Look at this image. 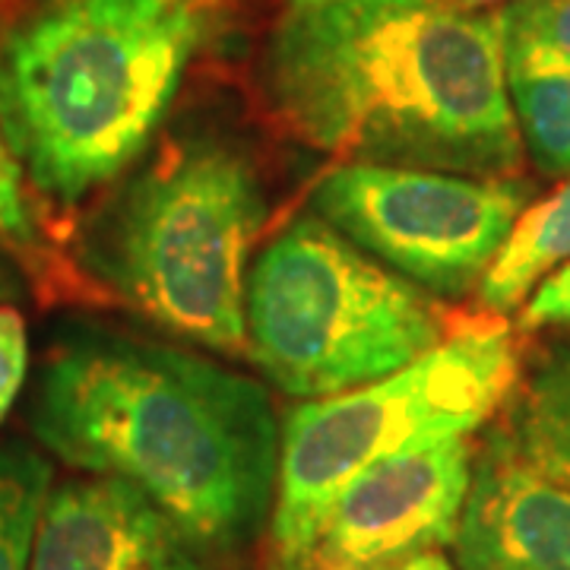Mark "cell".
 <instances>
[{
	"label": "cell",
	"mask_w": 570,
	"mask_h": 570,
	"mask_svg": "<svg viewBox=\"0 0 570 570\" xmlns=\"http://www.w3.org/2000/svg\"><path fill=\"white\" fill-rule=\"evenodd\" d=\"M276 118L346 163L510 178L523 140L498 13L448 0L292 3L264 55Z\"/></svg>",
	"instance_id": "cell-1"
},
{
	"label": "cell",
	"mask_w": 570,
	"mask_h": 570,
	"mask_svg": "<svg viewBox=\"0 0 570 570\" xmlns=\"http://www.w3.org/2000/svg\"><path fill=\"white\" fill-rule=\"evenodd\" d=\"M29 428L67 466L137 485L209 554L269 523L283 444L269 393L190 348L67 333L41 358Z\"/></svg>",
	"instance_id": "cell-2"
},
{
	"label": "cell",
	"mask_w": 570,
	"mask_h": 570,
	"mask_svg": "<svg viewBox=\"0 0 570 570\" xmlns=\"http://www.w3.org/2000/svg\"><path fill=\"white\" fill-rule=\"evenodd\" d=\"M213 29V0H36L0 36V134L22 181L82 204L142 156Z\"/></svg>",
	"instance_id": "cell-3"
},
{
	"label": "cell",
	"mask_w": 570,
	"mask_h": 570,
	"mask_svg": "<svg viewBox=\"0 0 570 570\" xmlns=\"http://www.w3.org/2000/svg\"><path fill=\"white\" fill-rule=\"evenodd\" d=\"M266 197L238 146L171 142L86 235V261L153 324L213 352H247L245 288Z\"/></svg>",
	"instance_id": "cell-4"
},
{
	"label": "cell",
	"mask_w": 570,
	"mask_h": 570,
	"mask_svg": "<svg viewBox=\"0 0 570 570\" xmlns=\"http://www.w3.org/2000/svg\"><path fill=\"white\" fill-rule=\"evenodd\" d=\"M520 367L523 348L508 321L479 307L396 374L292 409L266 523V570H298L333 501L367 466L489 425Z\"/></svg>",
	"instance_id": "cell-5"
},
{
	"label": "cell",
	"mask_w": 570,
	"mask_h": 570,
	"mask_svg": "<svg viewBox=\"0 0 570 570\" xmlns=\"http://www.w3.org/2000/svg\"><path fill=\"white\" fill-rule=\"evenodd\" d=\"M460 321L314 213L285 225L247 273V355L298 400L390 377L441 346Z\"/></svg>",
	"instance_id": "cell-6"
},
{
	"label": "cell",
	"mask_w": 570,
	"mask_h": 570,
	"mask_svg": "<svg viewBox=\"0 0 570 570\" xmlns=\"http://www.w3.org/2000/svg\"><path fill=\"white\" fill-rule=\"evenodd\" d=\"M527 200L530 184L517 175L346 163L314 187L311 209L431 295L460 298L479 288Z\"/></svg>",
	"instance_id": "cell-7"
},
{
	"label": "cell",
	"mask_w": 570,
	"mask_h": 570,
	"mask_svg": "<svg viewBox=\"0 0 570 570\" xmlns=\"http://www.w3.org/2000/svg\"><path fill=\"white\" fill-rule=\"evenodd\" d=\"M472 463V438H450L367 466L333 501L298 570H393L450 546Z\"/></svg>",
	"instance_id": "cell-8"
},
{
	"label": "cell",
	"mask_w": 570,
	"mask_h": 570,
	"mask_svg": "<svg viewBox=\"0 0 570 570\" xmlns=\"http://www.w3.org/2000/svg\"><path fill=\"white\" fill-rule=\"evenodd\" d=\"M204 554L137 485L86 472L48 491L29 570H206Z\"/></svg>",
	"instance_id": "cell-9"
},
{
	"label": "cell",
	"mask_w": 570,
	"mask_h": 570,
	"mask_svg": "<svg viewBox=\"0 0 570 570\" xmlns=\"http://www.w3.org/2000/svg\"><path fill=\"white\" fill-rule=\"evenodd\" d=\"M450 546L460 570H570V489L491 428Z\"/></svg>",
	"instance_id": "cell-10"
},
{
	"label": "cell",
	"mask_w": 570,
	"mask_h": 570,
	"mask_svg": "<svg viewBox=\"0 0 570 570\" xmlns=\"http://www.w3.org/2000/svg\"><path fill=\"white\" fill-rule=\"evenodd\" d=\"M494 428L517 456L570 489V326L535 355H523Z\"/></svg>",
	"instance_id": "cell-11"
},
{
	"label": "cell",
	"mask_w": 570,
	"mask_h": 570,
	"mask_svg": "<svg viewBox=\"0 0 570 570\" xmlns=\"http://www.w3.org/2000/svg\"><path fill=\"white\" fill-rule=\"evenodd\" d=\"M570 264V178L549 197L527 206L475 288L479 307L489 314H510L527 305L530 292L554 269Z\"/></svg>",
	"instance_id": "cell-12"
},
{
	"label": "cell",
	"mask_w": 570,
	"mask_h": 570,
	"mask_svg": "<svg viewBox=\"0 0 570 570\" xmlns=\"http://www.w3.org/2000/svg\"><path fill=\"white\" fill-rule=\"evenodd\" d=\"M523 153L549 178H570V70L508 73Z\"/></svg>",
	"instance_id": "cell-13"
},
{
	"label": "cell",
	"mask_w": 570,
	"mask_h": 570,
	"mask_svg": "<svg viewBox=\"0 0 570 570\" xmlns=\"http://www.w3.org/2000/svg\"><path fill=\"white\" fill-rule=\"evenodd\" d=\"M51 491V463L39 448H0V570H29L41 510Z\"/></svg>",
	"instance_id": "cell-14"
},
{
	"label": "cell",
	"mask_w": 570,
	"mask_h": 570,
	"mask_svg": "<svg viewBox=\"0 0 570 570\" xmlns=\"http://www.w3.org/2000/svg\"><path fill=\"white\" fill-rule=\"evenodd\" d=\"M494 13L508 73L570 70V0H510Z\"/></svg>",
	"instance_id": "cell-15"
},
{
	"label": "cell",
	"mask_w": 570,
	"mask_h": 570,
	"mask_svg": "<svg viewBox=\"0 0 570 570\" xmlns=\"http://www.w3.org/2000/svg\"><path fill=\"white\" fill-rule=\"evenodd\" d=\"M22 171L10 156L7 140L0 134V247L7 250H32L39 245V232L32 209L26 204Z\"/></svg>",
	"instance_id": "cell-16"
},
{
	"label": "cell",
	"mask_w": 570,
	"mask_h": 570,
	"mask_svg": "<svg viewBox=\"0 0 570 570\" xmlns=\"http://www.w3.org/2000/svg\"><path fill=\"white\" fill-rule=\"evenodd\" d=\"M29 374L26 321L13 305H0V422L13 409Z\"/></svg>",
	"instance_id": "cell-17"
},
{
	"label": "cell",
	"mask_w": 570,
	"mask_h": 570,
	"mask_svg": "<svg viewBox=\"0 0 570 570\" xmlns=\"http://www.w3.org/2000/svg\"><path fill=\"white\" fill-rule=\"evenodd\" d=\"M551 326H570V264L554 269L546 283H539L517 317V330L523 336Z\"/></svg>",
	"instance_id": "cell-18"
},
{
	"label": "cell",
	"mask_w": 570,
	"mask_h": 570,
	"mask_svg": "<svg viewBox=\"0 0 570 570\" xmlns=\"http://www.w3.org/2000/svg\"><path fill=\"white\" fill-rule=\"evenodd\" d=\"M26 285H22V276L17 264L10 261L7 247H0V305H13L17 298H22Z\"/></svg>",
	"instance_id": "cell-19"
},
{
	"label": "cell",
	"mask_w": 570,
	"mask_h": 570,
	"mask_svg": "<svg viewBox=\"0 0 570 570\" xmlns=\"http://www.w3.org/2000/svg\"><path fill=\"white\" fill-rule=\"evenodd\" d=\"M393 570H460L453 561H450L448 554H441V549L425 551V554H415V558H409L406 564H400V568Z\"/></svg>",
	"instance_id": "cell-20"
},
{
	"label": "cell",
	"mask_w": 570,
	"mask_h": 570,
	"mask_svg": "<svg viewBox=\"0 0 570 570\" xmlns=\"http://www.w3.org/2000/svg\"><path fill=\"white\" fill-rule=\"evenodd\" d=\"M460 10H469V13H482V10H491V7H504L510 0H448Z\"/></svg>",
	"instance_id": "cell-21"
},
{
	"label": "cell",
	"mask_w": 570,
	"mask_h": 570,
	"mask_svg": "<svg viewBox=\"0 0 570 570\" xmlns=\"http://www.w3.org/2000/svg\"><path fill=\"white\" fill-rule=\"evenodd\" d=\"M292 3H314V0H292Z\"/></svg>",
	"instance_id": "cell-22"
}]
</instances>
